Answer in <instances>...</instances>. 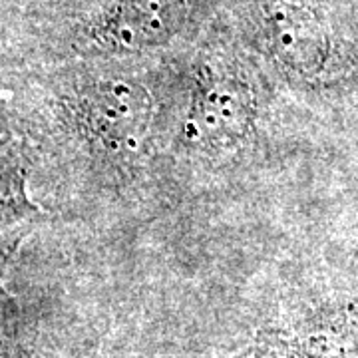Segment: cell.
<instances>
[{"label": "cell", "instance_id": "277c9868", "mask_svg": "<svg viewBox=\"0 0 358 358\" xmlns=\"http://www.w3.org/2000/svg\"><path fill=\"white\" fill-rule=\"evenodd\" d=\"M249 100L243 86L233 82H211L201 86L193 106L192 126L197 140L207 143H231L241 138L249 124Z\"/></svg>", "mask_w": 358, "mask_h": 358}, {"label": "cell", "instance_id": "6da1fadb", "mask_svg": "<svg viewBox=\"0 0 358 358\" xmlns=\"http://www.w3.org/2000/svg\"><path fill=\"white\" fill-rule=\"evenodd\" d=\"M358 352V296L320 308L257 358H346Z\"/></svg>", "mask_w": 358, "mask_h": 358}, {"label": "cell", "instance_id": "7a4b0ae2", "mask_svg": "<svg viewBox=\"0 0 358 358\" xmlns=\"http://www.w3.org/2000/svg\"><path fill=\"white\" fill-rule=\"evenodd\" d=\"M88 129L112 152L136 150L145 122L150 100L145 92L126 82H103L94 86L84 100Z\"/></svg>", "mask_w": 358, "mask_h": 358}, {"label": "cell", "instance_id": "3957f363", "mask_svg": "<svg viewBox=\"0 0 358 358\" xmlns=\"http://www.w3.org/2000/svg\"><path fill=\"white\" fill-rule=\"evenodd\" d=\"M181 13V0H124L102 28L100 40L114 48L150 46L173 34Z\"/></svg>", "mask_w": 358, "mask_h": 358}]
</instances>
